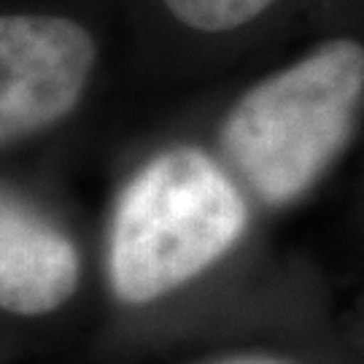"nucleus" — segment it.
Wrapping results in <instances>:
<instances>
[{"label":"nucleus","mask_w":364,"mask_h":364,"mask_svg":"<svg viewBox=\"0 0 364 364\" xmlns=\"http://www.w3.org/2000/svg\"><path fill=\"white\" fill-rule=\"evenodd\" d=\"M192 364H294L289 359L273 356V353H262V351H227V353H213L205 356L200 362Z\"/></svg>","instance_id":"nucleus-6"},{"label":"nucleus","mask_w":364,"mask_h":364,"mask_svg":"<svg viewBox=\"0 0 364 364\" xmlns=\"http://www.w3.org/2000/svg\"><path fill=\"white\" fill-rule=\"evenodd\" d=\"M364 97V49L338 38L243 92L219 127V156L264 208H284L338 159Z\"/></svg>","instance_id":"nucleus-2"},{"label":"nucleus","mask_w":364,"mask_h":364,"mask_svg":"<svg viewBox=\"0 0 364 364\" xmlns=\"http://www.w3.org/2000/svg\"><path fill=\"white\" fill-rule=\"evenodd\" d=\"M16 356H19V353L14 351L11 346H6V343L0 340V364H3V362H11V359H16Z\"/></svg>","instance_id":"nucleus-7"},{"label":"nucleus","mask_w":364,"mask_h":364,"mask_svg":"<svg viewBox=\"0 0 364 364\" xmlns=\"http://www.w3.org/2000/svg\"><path fill=\"white\" fill-rule=\"evenodd\" d=\"M251 197L221 156L168 146L124 176L97 235L95 281L119 316H144L208 281L243 246Z\"/></svg>","instance_id":"nucleus-1"},{"label":"nucleus","mask_w":364,"mask_h":364,"mask_svg":"<svg viewBox=\"0 0 364 364\" xmlns=\"http://www.w3.org/2000/svg\"><path fill=\"white\" fill-rule=\"evenodd\" d=\"M273 0H165L168 11L197 33H230L259 16Z\"/></svg>","instance_id":"nucleus-5"},{"label":"nucleus","mask_w":364,"mask_h":364,"mask_svg":"<svg viewBox=\"0 0 364 364\" xmlns=\"http://www.w3.org/2000/svg\"><path fill=\"white\" fill-rule=\"evenodd\" d=\"M97 68V41L57 14H0V154L73 117Z\"/></svg>","instance_id":"nucleus-4"},{"label":"nucleus","mask_w":364,"mask_h":364,"mask_svg":"<svg viewBox=\"0 0 364 364\" xmlns=\"http://www.w3.org/2000/svg\"><path fill=\"white\" fill-rule=\"evenodd\" d=\"M92 281L95 257L73 210L0 176V340L16 353L60 340Z\"/></svg>","instance_id":"nucleus-3"}]
</instances>
